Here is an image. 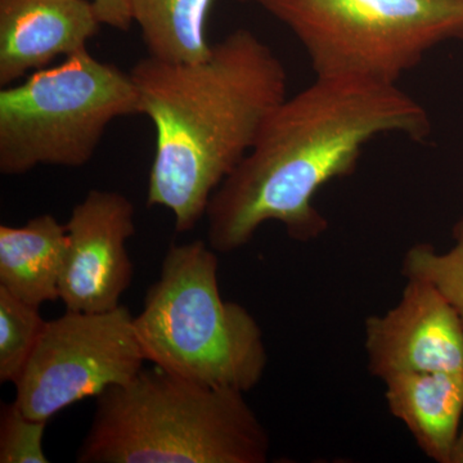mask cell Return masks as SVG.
I'll use <instances>...</instances> for the list:
<instances>
[{
	"label": "cell",
	"instance_id": "1",
	"mask_svg": "<svg viewBox=\"0 0 463 463\" xmlns=\"http://www.w3.org/2000/svg\"><path fill=\"white\" fill-rule=\"evenodd\" d=\"M430 133L428 111L397 84L316 75L270 112L249 154L213 194L207 243L231 254L268 222L298 242L317 240L328 230L313 203L317 192L354 172L368 143L389 134L419 142Z\"/></svg>",
	"mask_w": 463,
	"mask_h": 463
},
{
	"label": "cell",
	"instance_id": "2",
	"mask_svg": "<svg viewBox=\"0 0 463 463\" xmlns=\"http://www.w3.org/2000/svg\"><path fill=\"white\" fill-rule=\"evenodd\" d=\"M130 75L156 132L147 205L172 212L175 231L187 233L288 97L286 67L254 33L239 29L200 62L148 56Z\"/></svg>",
	"mask_w": 463,
	"mask_h": 463
},
{
	"label": "cell",
	"instance_id": "3",
	"mask_svg": "<svg viewBox=\"0 0 463 463\" xmlns=\"http://www.w3.org/2000/svg\"><path fill=\"white\" fill-rule=\"evenodd\" d=\"M79 463H265L270 440L243 392L154 367L96 398Z\"/></svg>",
	"mask_w": 463,
	"mask_h": 463
},
{
	"label": "cell",
	"instance_id": "4",
	"mask_svg": "<svg viewBox=\"0 0 463 463\" xmlns=\"http://www.w3.org/2000/svg\"><path fill=\"white\" fill-rule=\"evenodd\" d=\"M218 267L209 243H173L134 327L155 367L206 388L245 394L263 379L267 347L254 316L222 298Z\"/></svg>",
	"mask_w": 463,
	"mask_h": 463
},
{
	"label": "cell",
	"instance_id": "5",
	"mask_svg": "<svg viewBox=\"0 0 463 463\" xmlns=\"http://www.w3.org/2000/svg\"><path fill=\"white\" fill-rule=\"evenodd\" d=\"M136 114L141 109L130 72L88 50L66 57L0 90V173L84 166L109 125Z\"/></svg>",
	"mask_w": 463,
	"mask_h": 463
},
{
	"label": "cell",
	"instance_id": "6",
	"mask_svg": "<svg viewBox=\"0 0 463 463\" xmlns=\"http://www.w3.org/2000/svg\"><path fill=\"white\" fill-rule=\"evenodd\" d=\"M297 36L316 75L397 84L429 51L463 41V0H241Z\"/></svg>",
	"mask_w": 463,
	"mask_h": 463
},
{
	"label": "cell",
	"instance_id": "7",
	"mask_svg": "<svg viewBox=\"0 0 463 463\" xmlns=\"http://www.w3.org/2000/svg\"><path fill=\"white\" fill-rule=\"evenodd\" d=\"M134 317L120 306L99 313L66 310L47 322L14 383L18 407L50 422L72 404L132 381L146 362Z\"/></svg>",
	"mask_w": 463,
	"mask_h": 463
},
{
	"label": "cell",
	"instance_id": "8",
	"mask_svg": "<svg viewBox=\"0 0 463 463\" xmlns=\"http://www.w3.org/2000/svg\"><path fill=\"white\" fill-rule=\"evenodd\" d=\"M134 205L115 191L91 190L67 222L60 298L72 312H108L120 307L132 285L127 242L136 233Z\"/></svg>",
	"mask_w": 463,
	"mask_h": 463
},
{
	"label": "cell",
	"instance_id": "9",
	"mask_svg": "<svg viewBox=\"0 0 463 463\" xmlns=\"http://www.w3.org/2000/svg\"><path fill=\"white\" fill-rule=\"evenodd\" d=\"M364 328L368 370L374 377L463 373V321L431 283L408 279L398 306L370 317Z\"/></svg>",
	"mask_w": 463,
	"mask_h": 463
},
{
	"label": "cell",
	"instance_id": "10",
	"mask_svg": "<svg viewBox=\"0 0 463 463\" xmlns=\"http://www.w3.org/2000/svg\"><path fill=\"white\" fill-rule=\"evenodd\" d=\"M100 25L91 0H0V85L87 50Z\"/></svg>",
	"mask_w": 463,
	"mask_h": 463
},
{
	"label": "cell",
	"instance_id": "11",
	"mask_svg": "<svg viewBox=\"0 0 463 463\" xmlns=\"http://www.w3.org/2000/svg\"><path fill=\"white\" fill-rule=\"evenodd\" d=\"M383 383L390 412L420 449L435 462H452L463 419V373H401Z\"/></svg>",
	"mask_w": 463,
	"mask_h": 463
},
{
	"label": "cell",
	"instance_id": "12",
	"mask_svg": "<svg viewBox=\"0 0 463 463\" xmlns=\"http://www.w3.org/2000/svg\"><path fill=\"white\" fill-rule=\"evenodd\" d=\"M66 249V225L53 215L0 225V288L35 307L58 300Z\"/></svg>",
	"mask_w": 463,
	"mask_h": 463
},
{
	"label": "cell",
	"instance_id": "13",
	"mask_svg": "<svg viewBox=\"0 0 463 463\" xmlns=\"http://www.w3.org/2000/svg\"><path fill=\"white\" fill-rule=\"evenodd\" d=\"M148 56L172 63L206 60V23L214 0H128Z\"/></svg>",
	"mask_w": 463,
	"mask_h": 463
},
{
	"label": "cell",
	"instance_id": "14",
	"mask_svg": "<svg viewBox=\"0 0 463 463\" xmlns=\"http://www.w3.org/2000/svg\"><path fill=\"white\" fill-rule=\"evenodd\" d=\"M45 325L39 307L0 288V383H17Z\"/></svg>",
	"mask_w": 463,
	"mask_h": 463
},
{
	"label": "cell",
	"instance_id": "15",
	"mask_svg": "<svg viewBox=\"0 0 463 463\" xmlns=\"http://www.w3.org/2000/svg\"><path fill=\"white\" fill-rule=\"evenodd\" d=\"M455 246L438 252L429 243L412 246L403 259L402 273L407 279L431 283L452 304L463 321V216L453 228Z\"/></svg>",
	"mask_w": 463,
	"mask_h": 463
},
{
	"label": "cell",
	"instance_id": "16",
	"mask_svg": "<svg viewBox=\"0 0 463 463\" xmlns=\"http://www.w3.org/2000/svg\"><path fill=\"white\" fill-rule=\"evenodd\" d=\"M47 421L27 416L16 402L0 412V463H48L43 447Z\"/></svg>",
	"mask_w": 463,
	"mask_h": 463
},
{
	"label": "cell",
	"instance_id": "17",
	"mask_svg": "<svg viewBox=\"0 0 463 463\" xmlns=\"http://www.w3.org/2000/svg\"><path fill=\"white\" fill-rule=\"evenodd\" d=\"M96 7L97 14L102 25L114 27L121 32H128L132 26L128 0H91Z\"/></svg>",
	"mask_w": 463,
	"mask_h": 463
},
{
	"label": "cell",
	"instance_id": "18",
	"mask_svg": "<svg viewBox=\"0 0 463 463\" xmlns=\"http://www.w3.org/2000/svg\"><path fill=\"white\" fill-rule=\"evenodd\" d=\"M450 463H463V423L458 439H457L455 450H453L452 462Z\"/></svg>",
	"mask_w": 463,
	"mask_h": 463
}]
</instances>
